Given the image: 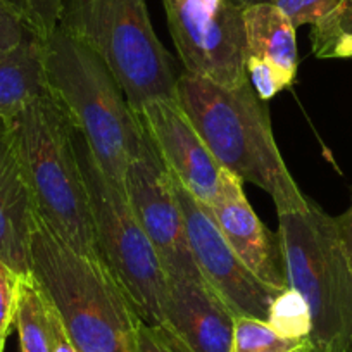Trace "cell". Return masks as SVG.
Masks as SVG:
<instances>
[{"mask_svg": "<svg viewBox=\"0 0 352 352\" xmlns=\"http://www.w3.org/2000/svg\"><path fill=\"white\" fill-rule=\"evenodd\" d=\"M176 100L223 169L263 188L278 214L306 211L309 199L294 182L268 107L250 81L226 88L185 71L176 81Z\"/></svg>", "mask_w": 352, "mask_h": 352, "instance_id": "cell-1", "label": "cell"}, {"mask_svg": "<svg viewBox=\"0 0 352 352\" xmlns=\"http://www.w3.org/2000/svg\"><path fill=\"white\" fill-rule=\"evenodd\" d=\"M30 275L80 352H137L138 316L102 261L71 249L38 216Z\"/></svg>", "mask_w": 352, "mask_h": 352, "instance_id": "cell-2", "label": "cell"}, {"mask_svg": "<svg viewBox=\"0 0 352 352\" xmlns=\"http://www.w3.org/2000/svg\"><path fill=\"white\" fill-rule=\"evenodd\" d=\"M42 43L47 90L85 138L100 169L123 188L124 173L144 137L123 88L99 54L59 26Z\"/></svg>", "mask_w": 352, "mask_h": 352, "instance_id": "cell-3", "label": "cell"}, {"mask_svg": "<svg viewBox=\"0 0 352 352\" xmlns=\"http://www.w3.org/2000/svg\"><path fill=\"white\" fill-rule=\"evenodd\" d=\"M9 124L36 216L71 249L102 261L74 145V126L60 104L47 90L9 118Z\"/></svg>", "mask_w": 352, "mask_h": 352, "instance_id": "cell-4", "label": "cell"}, {"mask_svg": "<svg viewBox=\"0 0 352 352\" xmlns=\"http://www.w3.org/2000/svg\"><path fill=\"white\" fill-rule=\"evenodd\" d=\"M287 282L309 306L311 352H352V266L337 219L309 199L306 211L278 214Z\"/></svg>", "mask_w": 352, "mask_h": 352, "instance_id": "cell-5", "label": "cell"}, {"mask_svg": "<svg viewBox=\"0 0 352 352\" xmlns=\"http://www.w3.org/2000/svg\"><path fill=\"white\" fill-rule=\"evenodd\" d=\"M59 28L99 54L133 111L176 99L178 76L145 0H63Z\"/></svg>", "mask_w": 352, "mask_h": 352, "instance_id": "cell-6", "label": "cell"}, {"mask_svg": "<svg viewBox=\"0 0 352 352\" xmlns=\"http://www.w3.org/2000/svg\"><path fill=\"white\" fill-rule=\"evenodd\" d=\"M74 145L87 185L100 259L123 290L138 320L151 327H162L168 278L157 252L138 225L124 190L100 169L76 128Z\"/></svg>", "mask_w": 352, "mask_h": 352, "instance_id": "cell-7", "label": "cell"}, {"mask_svg": "<svg viewBox=\"0 0 352 352\" xmlns=\"http://www.w3.org/2000/svg\"><path fill=\"white\" fill-rule=\"evenodd\" d=\"M168 28L185 71L236 88L247 83V42L239 0H162Z\"/></svg>", "mask_w": 352, "mask_h": 352, "instance_id": "cell-8", "label": "cell"}, {"mask_svg": "<svg viewBox=\"0 0 352 352\" xmlns=\"http://www.w3.org/2000/svg\"><path fill=\"white\" fill-rule=\"evenodd\" d=\"M123 188L138 225L157 252L166 276L204 280L188 245L175 178L145 130L140 147L124 173Z\"/></svg>", "mask_w": 352, "mask_h": 352, "instance_id": "cell-9", "label": "cell"}, {"mask_svg": "<svg viewBox=\"0 0 352 352\" xmlns=\"http://www.w3.org/2000/svg\"><path fill=\"white\" fill-rule=\"evenodd\" d=\"M175 190L182 206L188 245L202 278L209 289L226 304L233 316L268 320V311L278 290L264 285L239 259L223 236L208 206L185 190L175 180Z\"/></svg>", "mask_w": 352, "mask_h": 352, "instance_id": "cell-10", "label": "cell"}, {"mask_svg": "<svg viewBox=\"0 0 352 352\" xmlns=\"http://www.w3.org/2000/svg\"><path fill=\"white\" fill-rule=\"evenodd\" d=\"M168 171L201 204L211 208L219 192L221 166L176 99L152 100L135 111Z\"/></svg>", "mask_w": 352, "mask_h": 352, "instance_id": "cell-11", "label": "cell"}, {"mask_svg": "<svg viewBox=\"0 0 352 352\" xmlns=\"http://www.w3.org/2000/svg\"><path fill=\"white\" fill-rule=\"evenodd\" d=\"M209 209L228 245L250 273L264 285L278 292L285 290L289 282L278 235L268 230L250 208L243 182L221 168L219 192Z\"/></svg>", "mask_w": 352, "mask_h": 352, "instance_id": "cell-12", "label": "cell"}, {"mask_svg": "<svg viewBox=\"0 0 352 352\" xmlns=\"http://www.w3.org/2000/svg\"><path fill=\"white\" fill-rule=\"evenodd\" d=\"M168 297L162 328L187 352H235V316L204 280L166 276Z\"/></svg>", "mask_w": 352, "mask_h": 352, "instance_id": "cell-13", "label": "cell"}, {"mask_svg": "<svg viewBox=\"0 0 352 352\" xmlns=\"http://www.w3.org/2000/svg\"><path fill=\"white\" fill-rule=\"evenodd\" d=\"M35 216L9 118H0V259L19 276L30 275V240Z\"/></svg>", "mask_w": 352, "mask_h": 352, "instance_id": "cell-14", "label": "cell"}, {"mask_svg": "<svg viewBox=\"0 0 352 352\" xmlns=\"http://www.w3.org/2000/svg\"><path fill=\"white\" fill-rule=\"evenodd\" d=\"M243 25L247 57L268 63L290 87L297 74V28L292 21L275 4L263 0L245 6Z\"/></svg>", "mask_w": 352, "mask_h": 352, "instance_id": "cell-15", "label": "cell"}, {"mask_svg": "<svg viewBox=\"0 0 352 352\" xmlns=\"http://www.w3.org/2000/svg\"><path fill=\"white\" fill-rule=\"evenodd\" d=\"M47 92L43 43L36 33L0 54V118H12Z\"/></svg>", "mask_w": 352, "mask_h": 352, "instance_id": "cell-16", "label": "cell"}, {"mask_svg": "<svg viewBox=\"0 0 352 352\" xmlns=\"http://www.w3.org/2000/svg\"><path fill=\"white\" fill-rule=\"evenodd\" d=\"M21 352H52L45 299L32 275L21 276L14 316Z\"/></svg>", "mask_w": 352, "mask_h": 352, "instance_id": "cell-17", "label": "cell"}, {"mask_svg": "<svg viewBox=\"0 0 352 352\" xmlns=\"http://www.w3.org/2000/svg\"><path fill=\"white\" fill-rule=\"evenodd\" d=\"M311 49L318 59L352 57V0H340L311 30Z\"/></svg>", "mask_w": 352, "mask_h": 352, "instance_id": "cell-18", "label": "cell"}, {"mask_svg": "<svg viewBox=\"0 0 352 352\" xmlns=\"http://www.w3.org/2000/svg\"><path fill=\"white\" fill-rule=\"evenodd\" d=\"M266 321L276 331V335L287 340L309 338L311 327H313L309 306L292 287H287L273 299Z\"/></svg>", "mask_w": 352, "mask_h": 352, "instance_id": "cell-19", "label": "cell"}, {"mask_svg": "<svg viewBox=\"0 0 352 352\" xmlns=\"http://www.w3.org/2000/svg\"><path fill=\"white\" fill-rule=\"evenodd\" d=\"M287 338L276 335L266 320L249 316L235 318L233 331V351L235 352H259L264 349L285 344Z\"/></svg>", "mask_w": 352, "mask_h": 352, "instance_id": "cell-20", "label": "cell"}, {"mask_svg": "<svg viewBox=\"0 0 352 352\" xmlns=\"http://www.w3.org/2000/svg\"><path fill=\"white\" fill-rule=\"evenodd\" d=\"M19 282H21V276L6 261L0 259V347L6 345L9 331L14 323Z\"/></svg>", "mask_w": 352, "mask_h": 352, "instance_id": "cell-21", "label": "cell"}, {"mask_svg": "<svg viewBox=\"0 0 352 352\" xmlns=\"http://www.w3.org/2000/svg\"><path fill=\"white\" fill-rule=\"evenodd\" d=\"M30 28L45 38L59 26L63 0H16Z\"/></svg>", "mask_w": 352, "mask_h": 352, "instance_id": "cell-22", "label": "cell"}, {"mask_svg": "<svg viewBox=\"0 0 352 352\" xmlns=\"http://www.w3.org/2000/svg\"><path fill=\"white\" fill-rule=\"evenodd\" d=\"M33 33L14 0H0V54L19 47Z\"/></svg>", "mask_w": 352, "mask_h": 352, "instance_id": "cell-23", "label": "cell"}, {"mask_svg": "<svg viewBox=\"0 0 352 352\" xmlns=\"http://www.w3.org/2000/svg\"><path fill=\"white\" fill-rule=\"evenodd\" d=\"M275 4L296 28L302 25H314L327 16L340 0H270Z\"/></svg>", "mask_w": 352, "mask_h": 352, "instance_id": "cell-24", "label": "cell"}, {"mask_svg": "<svg viewBox=\"0 0 352 352\" xmlns=\"http://www.w3.org/2000/svg\"><path fill=\"white\" fill-rule=\"evenodd\" d=\"M245 67L250 85L263 102H268L273 97L278 96L282 90L289 88L278 74V71L264 60L256 59V57H247Z\"/></svg>", "mask_w": 352, "mask_h": 352, "instance_id": "cell-25", "label": "cell"}, {"mask_svg": "<svg viewBox=\"0 0 352 352\" xmlns=\"http://www.w3.org/2000/svg\"><path fill=\"white\" fill-rule=\"evenodd\" d=\"M137 352H187L184 345L176 340L162 327L138 321L137 327Z\"/></svg>", "mask_w": 352, "mask_h": 352, "instance_id": "cell-26", "label": "cell"}, {"mask_svg": "<svg viewBox=\"0 0 352 352\" xmlns=\"http://www.w3.org/2000/svg\"><path fill=\"white\" fill-rule=\"evenodd\" d=\"M43 299H45V297H43ZM45 306H47V316H49L50 338H52V352H80L76 345H74V342L71 340L69 333L66 331V327H64L59 313L54 309V306L47 299H45Z\"/></svg>", "mask_w": 352, "mask_h": 352, "instance_id": "cell-27", "label": "cell"}, {"mask_svg": "<svg viewBox=\"0 0 352 352\" xmlns=\"http://www.w3.org/2000/svg\"><path fill=\"white\" fill-rule=\"evenodd\" d=\"M337 219V226H338V233H340L342 243H344V249L347 252L349 263L352 266V206L344 212L342 216H338Z\"/></svg>", "mask_w": 352, "mask_h": 352, "instance_id": "cell-28", "label": "cell"}, {"mask_svg": "<svg viewBox=\"0 0 352 352\" xmlns=\"http://www.w3.org/2000/svg\"><path fill=\"white\" fill-rule=\"evenodd\" d=\"M259 352H311L309 338H300V340H287L285 344L276 345V347L264 349Z\"/></svg>", "mask_w": 352, "mask_h": 352, "instance_id": "cell-29", "label": "cell"}, {"mask_svg": "<svg viewBox=\"0 0 352 352\" xmlns=\"http://www.w3.org/2000/svg\"><path fill=\"white\" fill-rule=\"evenodd\" d=\"M240 4H245V6H250V4H257V2H263V0H239Z\"/></svg>", "mask_w": 352, "mask_h": 352, "instance_id": "cell-30", "label": "cell"}, {"mask_svg": "<svg viewBox=\"0 0 352 352\" xmlns=\"http://www.w3.org/2000/svg\"><path fill=\"white\" fill-rule=\"evenodd\" d=\"M0 352H4V347H0Z\"/></svg>", "mask_w": 352, "mask_h": 352, "instance_id": "cell-31", "label": "cell"}]
</instances>
